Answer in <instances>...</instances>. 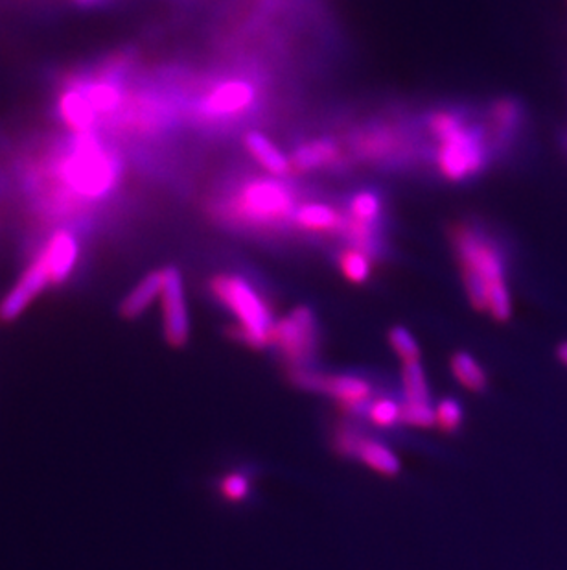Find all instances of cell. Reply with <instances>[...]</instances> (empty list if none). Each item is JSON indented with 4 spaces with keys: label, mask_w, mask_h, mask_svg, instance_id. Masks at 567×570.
<instances>
[{
    "label": "cell",
    "mask_w": 567,
    "mask_h": 570,
    "mask_svg": "<svg viewBox=\"0 0 567 570\" xmlns=\"http://www.w3.org/2000/svg\"><path fill=\"white\" fill-rule=\"evenodd\" d=\"M450 369L452 375L458 380L459 384L468 390V392L481 393L488 388L487 371L481 364L477 363V358L466 353V351H459L450 358Z\"/></svg>",
    "instance_id": "obj_16"
},
{
    "label": "cell",
    "mask_w": 567,
    "mask_h": 570,
    "mask_svg": "<svg viewBox=\"0 0 567 570\" xmlns=\"http://www.w3.org/2000/svg\"><path fill=\"white\" fill-rule=\"evenodd\" d=\"M68 117L78 128H87L92 123L91 104L80 97H74L73 104L68 105Z\"/></svg>",
    "instance_id": "obj_28"
},
{
    "label": "cell",
    "mask_w": 567,
    "mask_h": 570,
    "mask_svg": "<svg viewBox=\"0 0 567 570\" xmlns=\"http://www.w3.org/2000/svg\"><path fill=\"white\" fill-rule=\"evenodd\" d=\"M232 207L244 220L271 224L292 215L293 197L284 185L260 179L245 185Z\"/></svg>",
    "instance_id": "obj_4"
},
{
    "label": "cell",
    "mask_w": 567,
    "mask_h": 570,
    "mask_svg": "<svg viewBox=\"0 0 567 570\" xmlns=\"http://www.w3.org/2000/svg\"><path fill=\"white\" fill-rule=\"evenodd\" d=\"M337 155H339V148L336 142L318 139V141L306 142L302 147L297 148L295 154L289 157V163L299 173H310V170L334 163Z\"/></svg>",
    "instance_id": "obj_14"
},
{
    "label": "cell",
    "mask_w": 567,
    "mask_h": 570,
    "mask_svg": "<svg viewBox=\"0 0 567 570\" xmlns=\"http://www.w3.org/2000/svg\"><path fill=\"white\" fill-rule=\"evenodd\" d=\"M295 382L300 387L311 388L318 392L328 393L330 397L336 398L345 410L358 411L365 408L373 398V388L366 380L355 377V375H324L310 373L299 369L295 375Z\"/></svg>",
    "instance_id": "obj_7"
},
{
    "label": "cell",
    "mask_w": 567,
    "mask_h": 570,
    "mask_svg": "<svg viewBox=\"0 0 567 570\" xmlns=\"http://www.w3.org/2000/svg\"><path fill=\"white\" fill-rule=\"evenodd\" d=\"M315 342H318V329L310 308H293L286 318L275 321L273 344L281 347L289 363L302 364L308 360L315 351Z\"/></svg>",
    "instance_id": "obj_6"
},
{
    "label": "cell",
    "mask_w": 567,
    "mask_h": 570,
    "mask_svg": "<svg viewBox=\"0 0 567 570\" xmlns=\"http://www.w3.org/2000/svg\"><path fill=\"white\" fill-rule=\"evenodd\" d=\"M453 248L458 253L463 279H477L485 282L488 290L494 284L506 282L505 257L492 240L471 226L453 227Z\"/></svg>",
    "instance_id": "obj_2"
},
{
    "label": "cell",
    "mask_w": 567,
    "mask_h": 570,
    "mask_svg": "<svg viewBox=\"0 0 567 570\" xmlns=\"http://www.w3.org/2000/svg\"><path fill=\"white\" fill-rule=\"evenodd\" d=\"M297 224L306 231L334 233L343 229V216L336 208L323 203H306L297 211Z\"/></svg>",
    "instance_id": "obj_15"
},
{
    "label": "cell",
    "mask_w": 567,
    "mask_h": 570,
    "mask_svg": "<svg viewBox=\"0 0 567 570\" xmlns=\"http://www.w3.org/2000/svg\"><path fill=\"white\" fill-rule=\"evenodd\" d=\"M49 258L50 277L52 282H62L73 271L74 264L78 261V242L67 231H60L47 248Z\"/></svg>",
    "instance_id": "obj_12"
},
{
    "label": "cell",
    "mask_w": 567,
    "mask_h": 570,
    "mask_svg": "<svg viewBox=\"0 0 567 570\" xmlns=\"http://www.w3.org/2000/svg\"><path fill=\"white\" fill-rule=\"evenodd\" d=\"M521 110L518 102L511 99H503L492 107V123H494L495 134L500 137L514 136L518 129Z\"/></svg>",
    "instance_id": "obj_19"
},
{
    "label": "cell",
    "mask_w": 567,
    "mask_h": 570,
    "mask_svg": "<svg viewBox=\"0 0 567 570\" xmlns=\"http://www.w3.org/2000/svg\"><path fill=\"white\" fill-rule=\"evenodd\" d=\"M389 344L397 353L402 364L421 363V347L416 338L405 329V327H392L389 331Z\"/></svg>",
    "instance_id": "obj_20"
},
{
    "label": "cell",
    "mask_w": 567,
    "mask_h": 570,
    "mask_svg": "<svg viewBox=\"0 0 567 570\" xmlns=\"http://www.w3.org/2000/svg\"><path fill=\"white\" fill-rule=\"evenodd\" d=\"M159 300L166 344L179 350L190 340V316L183 276L178 268L170 266L163 270V292Z\"/></svg>",
    "instance_id": "obj_5"
},
{
    "label": "cell",
    "mask_w": 567,
    "mask_h": 570,
    "mask_svg": "<svg viewBox=\"0 0 567 570\" xmlns=\"http://www.w3.org/2000/svg\"><path fill=\"white\" fill-rule=\"evenodd\" d=\"M369 421L378 429H392L402 421V405L389 397H379L369 406Z\"/></svg>",
    "instance_id": "obj_21"
},
{
    "label": "cell",
    "mask_w": 567,
    "mask_h": 570,
    "mask_svg": "<svg viewBox=\"0 0 567 570\" xmlns=\"http://www.w3.org/2000/svg\"><path fill=\"white\" fill-rule=\"evenodd\" d=\"M245 148L253 155V160H257L258 165L271 176L282 178L292 170L289 157L282 154L275 142L269 141L260 131H250L249 136L245 137Z\"/></svg>",
    "instance_id": "obj_11"
},
{
    "label": "cell",
    "mask_w": 567,
    "mask_h": 570,
    "mask_svg": "<svg viewBox=\"0 0 567 570\" xmlns=\"http://www.w3.org/2000/svg\"><path fill=\"white\" fill-rule=\"evenodd\" d=\"M403 395L408 405H431V393L427 387L426 371L421 363L403 364L402 366Z\"/></svg>",
    "instance_id": "obj_17"
},
{
    "label": "cell",
    "mask_w": 567,
    "mask_h": 570,
    "mask_svg": "<svg viewBox=\"0 0 567 570\" xmlns=\"http://www.w3.org/2000/svg\"><path fill=\"white\" fill-rule=\"evenodd\" d=\"M463 406L455 398H442L439 405L435 406V425H439L444 432H455L463 425Z\"/></svg>",
    "instance_id": "obj_23"
},
{
    "label": "cell",
    "mask_w": 567,
    "mask_h": 570,
    "mask_svg": "<svg viewBox=\"0 0 567 570\" xmlns=\"http://www.w3.org/2000/svg\"><path fill=\"white\" fill-rule=\"evenodd\" d=\"M355 458L365 464L369 469L378 472V474H384V477H397L400 469H402V464H400V458H398L397 453L392 448L387 447L384 443L376 442V440H371V438H365L361 435L358 443H356Z\"/></svg>",
    "instance_id": "obj_10"
},
{
    "label": "cell",
    "mask_w": 567,
    "mask_h": 570,
    "mask_svg": "<svg viewBox=\"0 0 567 570\" xmlns=\"http://www.w3.org/2000/svg\"><path fill=\"white\" fill-rule=\"evenodd\" d=\"M556 355H558V358H560V363L564 364V366H567V342H564V344L558 345V350H556Z\"/></svg>",
    "instance_id": "obj_29"
},
{
    "label": "cell",
    "mask_w": 567,
    "mask_h": 570,
    "mask_svg": "<svg viewBox=\"0 0 567 570\" xmlns=\"http://www.w3.org/2000/svg\"><path fill=\"white\" fill-rule=\"evenodd\" d=\"M249 480L242 472L227 474L220 482V493L229 503H242L249 495Z\"/></svg>",
    "instance_id": "obj_26"
},
{
    "label": "cell",
    "mask_w": 567,
    "mask_h": 570,
    "mask_svg": "<svg viewBox=\"0 0 567 570\" xmlns=\"http://www.w3.org/2000/svg\"><path fill=\"white\" fill-rule=\"evenodd\" d=\"M487 163V141L479 129L463 126L458 134L440 141L437 166L450 181H464L477 176Z\"/></svg>",
    "instance_id": "obj_3"
},
{
    "label": "cell",
    "mask_w": 567,
    "mask_h": 570,
    "mask_svg": "<svg viewBox=\"0 0 567 570\" xmlns=\"http://www.w3.org/2000/svg\"><path fill=\"white\" fill-rule=\"evenodd\" d=\"M89 104L100 111H109L118 104V92L109 86H98L89 92Z\"/></svg>",
    "instance_id": "obj_27"
},
{
    "label": "cell",
    "mask_w": 567,
    "mask_h": 570,
    "mask_svg": "<svg viewBox=\"0 0 567 570\" xmlns=\"http://www.w3.org/2000/svg\"><path fill=\"white\" fill-rule=\"evenodd\" d=\"M163 292V270L147 274L120 305V314L124 318H139L141 314L146 313V308L152 305L153 301L160 297Z\"/></svg>",
    "instance_id": "obj_13"
},
{
    "label": "cell",
    "mask_w": 567,
    "mask_h": 570,
    "mask_svg": "<svg viewBox=\"0 0 567 570\" xmlns=\"http://www.w3.org/2000/svg\"><path fill=\"white\" fill-rule=\"evenodd\" d=\"M339 268L345 279L355 284L365 282L371 276V258L369 253L361 252L358 248H350L345 250L339 257Z\"/></svg>",
    "instance_id": "obj_18"
},
{
    "label": "cell",
    "mask_w": 567,
    "mask_h": 570,
    "mask_svg": "<svg viewBox=\"0 0 567 570\" xmlns=\"http://www.w3.org/2000/svg\"><path fill=\"white\" fill-rule=\"evenodd\" d=\"M487 313L500 324H505V321L513 318V295H511V290L506 287V282L494 284L488 290Z\"/></svg>",
    "instance_id": "obj_22"
},
{
    "label": "cell",
    "mask_w": 567,
    "mask_h": 570,
    "mask_svg": "<svg viewBox=\"0 0 567 570\" xmlns=\"http://www.w3.org/2000/svg\"><path fill=\"white\" fill-rule=\"evenodd\" d=\"M49 282H52L49 258H47V253H43L25 271V276L21 277V281L13 287L12 292L7 295V300L0 303V319L13 321V319L18 318L21 314L25 313L31 301L36 300L37 295L47 289Z\"/></svg>",
    "instance_id": "obj_8"
},
{
    "label": "cell",
    "mask_w": 567,
    "mask_h": 570,
    "mask_svg": "<svg viewBox=\"0 0 567 570\" xmlns=\"http://www.w3.org/2000/svg\"><path fill=\"white\" fill-rule=\"evenodd\" d=\"M255 100V89L245 81H229L223 86L216 87L203 107L210 115H236L247 110Z\"/></svg>",
    "instance_id": "obj_9"
},
{
    "label": "cell",
    "mask_w": 567,
    "mask_h": 570,
    "mask_svg": "<svg viewBox=\"0 0 567 570\" xmlns=\"http://www.w3.org/2000/svg\"><path fill=\"white\" fill-rule=\"evenodd\" d=\"M379 215V200L373 192H360L352 198L350 216L356 220L373 224Z\"/></svg>",
    "instance_id": "obj_24"
},
{
    "label": "cell",
    "mask_w": 567,
    "mask_h": 570,
    "mask_svg": "<svg viewBox=\"0 0 567 570\" xmlns=\"http://www.w3.org/2000/svg\"><path fill=\"white\" fill-rule=\"evenodd\" d=\"M463 126V118L455 113H450V111H437L429 118V128L434 131V136L439 139V142L444 141L453 134H458Z\"/></svg>",
    "instance_id": "obj_25"
},
{
    "label": "cell",
    "mask_w": 567,
    "mask_h": 570,
    "mask_svg": "<svg viewBox=\"0 0 567 570\" xmlns=\"http://www.w3.org/2000/svg\"><path fill=\"white\" fill-rule=\"evenodd\" d=\"M210 290L234 314V318L239 319L234 337L253 350H262L266 345L273 344V314L244 277L220 274L212 277Z\"/></svg>",
    "instance_id": "obj_1"
}]
</instances>
